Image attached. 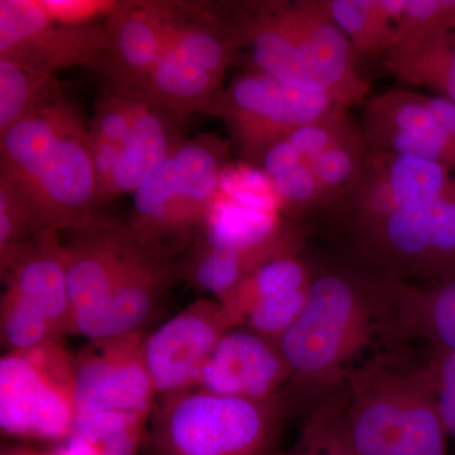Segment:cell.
Segmentation results:
<instances>
[{
  "label": "cell",
  "instance_id": "1",
  "mask_svg": "<svg viewBox=\"0 0 455 455\" xmlns=\"http://www.w3.org/2000/svg\"><path fill=\"white\" fill-rule=\"evenodd\" d=\"M313 269L307 305L277 340L290 371L283 396L307 414L344 385L373 335L388 333L392 300L390 281L352 263Z\"/></svg>",
  "mask_w": 455,
  "mask_h": 455
},
{
  "label": "cell",
  "instance_id": "2",
  "mask_svg": "<svg viewBox=\"0 0 455 455\" xmlns=\"http://www.w3.org/2000/svg\"><path fill=\"white\" fill-rule=\"evenodd\" d=\"M2 136V179L26 200L42 230L97 220L100 204L92 131L76 108L53 97Z\"/></svg>",
  "mask_w": 455,
  "mask_h": 455
},
{
  "label": "cell",
  "instance_id": "3",
  "mask_svg": "<svg viewBox=\"0 0 455 455\" xmlns=\"http://www.w3.org/2000/svg\"><path fill=\"white\" fill-rule=\"evenodd\" d=\"M387 157L398 191L397 206L372 226L347 235L350 263L395 283L455 276L451 169L392 152Z\"/></svg>",
  "mask_w": 455,
  "mask_h": 455
},
{
  "label": "cell",
  "instance_id": "4",
  "mask_svg": "<svg viewBox=\"0 0 455 455\" xmlns=\"http://www.w3.org/2000/svg\"><path fill=\"white\" fill-rule=\"evenodd\" d=\"M350 455H448V431L427 370L379 359L352 370L315 409Z\"/></svg>",
  "mask_w": 455,
  "mask_h": 455
},
{
  "label": "cell",
  "instance_id": "5",
  "mask_svg": "<svg viewBox=\"0 0 455 455\" xmlns=\"http://www.w3.org/2000/svg\"><path fill=\"white\" fill-rule=\"evenodd\" d=\"M245 37L256 70L284 85L328 95L344 108L370 90L355 68L357 51L325 0L253 5Z\"/></svg>",
  "mask_w": 455,
  "mask_h": 455
},
{
  "label": "cell",
  "instance_id": "6",
  "mask_svg": "<svg viewBox=\"0 0 455 455\" xmlns=\"http://www.w3.org/2000/svg\"><path fill=\"white\" fill-rule=\"evenodd\" d=\"M290 414L283 394L256 401L194 388L155 405L147 438L151 455H276Z\"/></svg>",
  "mask_w": 455,
  "mask_h": 455
},
{
  "label": "cell",
  "instance_id": "7",
  "mask_svg": "<svg viewBox=\"0 0 455 455\" xmlns=\"http://www.w3.org/2000/svg\"><path fill=\"white\" fill-rule=\"evenodd\" d=\"M229 166V143L212 136L180 142L134 193L130 227L142 243L164 247L167 236L203 228Z\"/></svg>",
  "mask_w": 455,
  "mask_h": 455
},
{
  "label": "cell",
  "instance_id": "8",
  "mask_svg": "<svg viewBox=\"0 0 455 455\" xmlns=\"http://www.w3.org/2000/svg\"><path fill=\"white\" fill-rule=\"evenodd\" d=\"M0 338L7 352L36 348L70 334L71 310L64 243L42 230L2 269Z\"/></svg>",
  "mask_w": 455,
  "mask_h": 455
},
{
  "label": "cell",
  "instance_id": "9",
  "mask_svg": "<svg viewBox=\"0 0 455 455\" xmlns=\"http://www.w3.org/2000/svg\"><path fill=\"white\" fill-rule=\"evenodd\" d=\"M75 355L64 340L0 359V427L7 435L65 442L73 431Z\"/></svg>",
  "mask_w": 455,
  "mask_h": 455
},
{
  "label": "cell",
  "instance_id": "10",
  "mask_svg": "<svg viewBox=\"0 0 455 455\" xmlns=\"http://www.w3.org/2000/svg\"><path fill=\"white\" fill-rule=\"evenodd\" d=\"M340 108L328 95L291 88L254 70L221 89L211 114L227 122L248 163L260 164L272 146Z\"/></svg>",
  "mask_w": 455,
  "mask_h": 455
},
{
  "label": "cell",
  "instance_id": "11",
  "mask_svg": "<svg viewBox=\"0 0 455 455\" xmlns=\"http://www.w3.org/2000/svg\"><path fill=\"white\" fill-rule=\"evenodd\" d=\"M145 338L142 331L90 341L75 355L76 419L98 414L151 418L157 394L146 363Z\"/></svg>",
  "mask_w": 455,
  "mask_h": 455
},
{
  "label": "cell",
  "instance_id": "12",
  "mask_svg": "<svg viewBox=\"0 0 455 455\" xmlns=\"http://www.w3.org/2000/svg\"><path fill=\"white\" fill-rule=\"evenodd\" d=\"M106 26H68L51 20L40 2H0V56L31 73L52 77L59 68L100 66Z\"/></svg>",
  "mask_w": 455,
  "mask_h": 455
},
{
  "label": "cell",
  "instance_id": "13",
  "mask_svg": "<svg viewBox=\"0 0 455 455\" xmlns=\"http://www.w3.org/2000/svg\"><path fill=\"white\" fill-rule=\"evenodd\" d=\"M232 328L221 302L200 299L146 334V363L158 398L199 387L204 368Z\"/></svg>",
  "mask_w": 455,
  "mask_h": 455
},
{
  "label": "cell",
  "instance_id": "14",
  "mask_svg": "<svg viewBox=\"0 0 455 455\" xmlns=\"http://www.w3.org/2000/svg\"><path fill=\"white\" fill-rule=\"evenodd\" d=\"M176 272L166 251L142 245L106 298L73 316L70 334L94 341L142 331Z\"/></svg>",
  "mask_w": 455,
  "mask_h": 455
},
{
  "label": "cell",
  "instance_id": "15",
  "mask_svg": "<svg viewBox=\"0 0 455 455\" xmlns=\"http://www.w3.org/2000/svg\"><path fill=\"white\" fill-rule=\"evenodd\" d=\"M173 7L160 3H124L106 17L107 49L99 68L116 94L137 100L167 46Z\"/></svg>",
  "mask_w": 455,
  "mask_h": 455
},
{
  "label": "cell",
  "instance_id": "16",
  "mask_svg": "<svg viewBox=\"0 0 455 455\" xmlns=\"http://www.w3.org/2000/svg\"><path fill=\"white\" fill-rule=\"evenodd\" d=\"M289 379V367L276 339L247 326H235L218 343L197 388L262 401L283 394Z\"/></svg>",
  "mask_w": 455,
  "mask_h": 455
},
{
  "label": "cell",
  "instance_id": "17",
  "mask_svg": "<svg viewBox=\"0 0 455 455\" xmlns=\"http://www.w3.org/2000/svg\"><path fill=\"white\" fill-rule=\"evenodd\" d=\"M142 245L130 227L113 220L97 218L70 230L64 247L71 319L106 298Z\"/></svg>",
  "mask_w": 455,
  "mask_h": 455
},
{
  "label": "cell",
  "instance_id": "18",
  "mask_svg": "<svg viewBox=\"0 0 455 455\" xmlns=\"http://www.w3.org/2000/svg\"><path fill=\"white\" fill-rule=\"evenodd\" d=\"M388 333L455 352V276L425 283H392Z\"/></svg>",
  "mask_w": 455,
  "mask_h": 455
},
{
  "label": "cell",
  "instance_id": "19",
  "mask_svg": "<svg viewBox=\"0 0 455 455\" xmlns=\"http://www.w3.org/2000/svg\"><path fill=\"white\" fill-rule=\"evenodd\" d=\"M300 241V235L289 227L274 241L251 250H217L199 243L182 272L197 289L224 302L245 278L268 260L299 253Z\"/></svg>",
  "mask_w": 455,
  "mask_h": 455
},
{
  "label": "cell",
  "instance_id": "20",
  "mask_svg": "<svg viewBox=\"0 0 455 455\" xmlns=\"http://www.w3.org/2000/svg\"><path fill=\"white\" fill-rule=\"evenodd\" d=\"M169 116L140 101L136 121L122 145L114 169L109 199L136 193L181 142L175 137Z\"/></svg>",
  "mask_w": 455,
  "mask_h": 455
},
{
  "label": "cell",
  "instance_id": "21",
  "mask_svg": "<svg viewBox=\"0 0 455 455\" xmlns=\"http://www.w3.org/2000/svg\"><path fill=\"white\" fill-rule=\"evenodd\" d=\"M221 83L208 71L164 50L140 89L137 100L171 116L212 113Z\"/></svg>",
  "mask_w": 455,
  "mask_h": 455
},
{
  "label": "cell",
  "instance_id": "22",
  "mask_svg": "<svg viewBox=\"0 0 455 455\" xmlns=\"http://www.w3.org/2000/svg\"><path fill=\"white\" fill-rule=\"evenodd\" d=\"M383 64L403 82L433 90L455 104V31L395 44Z\"/></svg>",
  "mask_w": 455,
  "mask_h": 455
},
{
  "label": "cell",
  "instance_id": "23",
  "mask_svg": "<svg viewBox=\"0 0 455 455\" xmlns=\"http://www.w3.org/2000/svg\"><path fill=\"white\" fill-rule=\"evenodd\" d=\"M287 228L280 212L243 205L218 191L199 243L217 250H251L274 241Z\"/></svg>",
  "mask_w": 455,
  "mask_h": 455
},
{
  "label": "cell",
  "instance_id": "24",
  "mask_svg": "<svg viewBox=\"0 0 455 455\" xmlns=\"http://www.w3.org/2000/svg\"><path fill=\"white\" fill-rule=\"evenodd\" d=\"M326 8L357 52L387 55L396 40L405 0H325Z\"/></svg>",
  "mask_w": 455,
  "mask_h": 455
},
{
  "label": "cell",
  "instance_id": "25",
  "mask_svg": "<svg viewBox=\"0 0 455 455\" xmlns=\"http://www.w3.org/2000/svg\"><path fill=\"white\" fill-rule=\"evenodd\" d=\"M313 277V267L299 253L284 254L257 268L221 304L232 320L233 328L241 326L257 304L309 290Z\"/></svg>",
  "mask_w": 455,
  "mask_h": 455
},
{
  "label": "cell",
  "instance_id": "26",
  "mask_svg": "<svg viewBox=\"0 0 455 455\" xmlns=\"http://www.w3.org/2000/svg\"><path fill=\"white\" fill-rule=\"evenodd\" d=\"M243 44L236 28L187 22L173 8L166 50L199 66L221 83L236 46Z\"/></svg>",
  "mask_w": 455,
  "mask_h": 455
},
{
  "label": "cell",
  "instance_id": "27",
  "mask_svg": "<svg viewBox=\"0 0 455 455\" xmlns=\"http://www.w3.org/2000/svg\"><path fill=\"white\" fill-rule=\"evenodd\" d=\"M367 151L363 133L352 127L314 160L302 163L313 171L326 208L333 206L355 182Z\"/></svg>",
  "mask_w": 455,
  "mask_h": 455
},
{
  "label": "cell",
  "instance_id": "28",
  "mask_svg": "<svg viewBox=\"0 0 455 455\" xmlns=\"http://www.w3.org/2000/svg\"><path fill=\"white\" fill-rule=\"evenodd\" d=\"M52 77L31 73L0 56V134L22 121L51 94Z\"/></svg>",
  "mask_w": 455,
  "mask_h": 455
},
{
  "label": "cell",
  "instance_id": "29",
  "mask_svg": "<svg viewBox=\"0 0 455 455\" xmlns=\"http://www.w3.org/2000/svg\"><path fill=\"white\" fill-rule=\"evenodd\" d=\"M448 31H455V0H405L394 46Z\"/></svg>",
  "mask_w": 455,
  "mask_h": 455
},
{
  "label": "cell",
  "instance_id": "30",
  "mask_svg": "<svg viewBox=\"0 0 455 455\" xmlns=\"http://www.w3.org/2000/svg\"><path fill=\"white\" fill-rule=\"evenodd\" d=\"M220 193L243 205L283 214L272 179L251 164H229L221 175Z\"/></svg>",
  "mask_w": 455,
  "mask_h": 455
},
{
  "label": "cell",
  "instance_id": "31",
  "mask_svg": "<svg viewBox=\"0 0 455 455\" xmlns=\"http://www.w3.org/2000/svg\"><path fill=\"white\" fill-rule=\"evenodd\" d=\"M281 212L292 217L326 208L324 196L309 164H300L272 179Z\"/></svg>",
  "mask_w": 455,
  "mask_h": 455
},
{
  "label": "cell",
  "instance_id": "32",
  "mask_svg": "<svg viewBox=\"0 0 455 455\" xmlns=\"http://www.w3.org/2000/svg\"><path fill=\"white\" fill-rule=\"evenodd\" d=\"M309 291L310 289L259 302L251 309L241 326H247L260 334L280 339L281 335L291 328L301 315Z\"/></svg>",
  "mask_w": 455,
  "mask_h": 455
},
{
  "label": "cell",
  "instance_id": "33",
  "mask_svg": "<svg viewBox=\"0 0 455 455\" xmlns=\"http://www.w3.org/2000/svg\"><path fill=\"white\" fill-rule=\"evenodd\" d=\"M352 127L346 108H340L325 118L302 125L286 140L300 152L302 163H309Z\"/></svg>",
  "mask_w": 455,
  "mask_h": 455
},
{
  "label": "cell",
  "instance_id": "34",
  "mask_svg": "<svg viewBox=\"0 0 455 455\" xmlns=\"http://www.w3.org/2000/svg\"><path fill=\"white\" fill-rule=\"evenodd\" d=\"M140 103L116 92L108 95L98 104L97 116L90 128L92 136L122 146L136 121Z\"/></svg>",
  "mask_w": 455,
  "mask_h": 455
},
{
  "label": "cell",
  "instance_id": "35",
  "mask_svg": "<svg viewBox=\"0 0 455 455\" xmlns=\"http://www.w3.org/2000/svg\"><path fill=\"white\" fill-rule=\"evenodd\" d=\"M425 370L429 374L445 429L455 438V352L434 348Z\"/></svg>",
  "mask_w": 455,
  "mask_h": 455
},
{
  "label": "cell",
  "instance_id": "36",
  "mask_svg": "<svg viewBox=\"0 0 455 455\" xmlns=\"http://www.w3.org/2000/svg\"><path fill=\"white\" fill-rule=\"evenodd\" d=\"M283 455H350L333 435L322 415L313 410L293 447Z\"/></svg>",
  "mask_w": 455,
  "mask_h": 455
},
{
  "label": "cell",
  "instance_id": "37",
  "mask_svg": "<svg viewBox=\"0 0 455 455\" xmlns=\"http://www.w3.org/2000/svg\"><path fill=\"white\" fill-rule=\"evenodd\" d=\"M51 20L68 26L92 25L99 16H109L116 3L95 0H38Z\"/></svg>",
  "mask_w": 455,
  "mask_h": 455
},
{
  "label": "cell",
  "instance_id": "38",
  "mask_svg": "<svg viewBox=\"0 0 455 455\" xmlns=\"http://www.w3.org/2000/svg\"><path fill=\"white\" fill-rule=\"evenodd\" d=\"M92 164H94L95 176H97L99 200L101 204L109 200L114 169L121 154L122 146L97 139L92 134Z\"/></svg>",
  "mask_w": 455,
  "mask_h": 455
},
{
  "label": "cell",
  "instance_id": "39",
  "mask_svg": "<svg viewBox=\"0 0 455 455\" xmlns=\"http://www.w3.org/2000/svg\"><path fill=\"white\" fill-rule=\"evenodd\" d=\"M300 164H302L300 152L284 139L268 149L260 163V169L265 171L269 178L274 179L284 171L292 169Z\"/></svg>",
  "mask_w": 455,
  "mask_h": 455
},
{
  "label": "cell",
  "instance_id": "40",
  "mask_svg": "<svg viewBox=\"0 0 455 455\" xmlns=\"http://www.w3.org/2000/svg\"><path fill=\"white\" fill-rule=\"evenodd\" d=\"M425 101L435 121L455 140V104L438 95L436 97L425 95Z\"/></svg>",
  "mask_w": 455,
  "mask_h": 455
},
{
  "label": "cell",
  "instance_id": "41",
  "mask_svg": "<svg viewBox=\"0 0 455 455\" xmlns=\"http://www.w3.org/2000/svg\"><path fill=\"white\" fill-rule=\"evenodd\" d=\"M20 455H32V454H20Z\"/></svg>",
  "mask_w": 455,
  "mask_h": 455
}]
</instances>
